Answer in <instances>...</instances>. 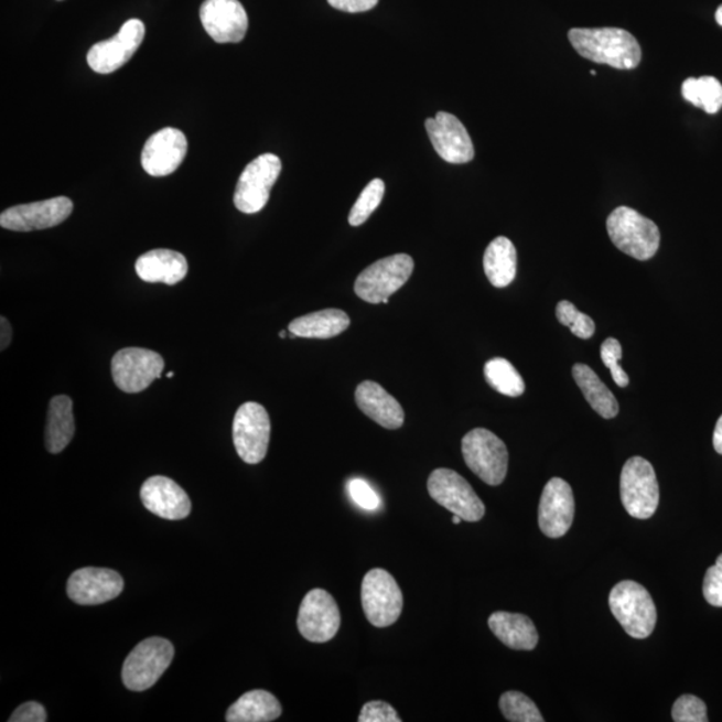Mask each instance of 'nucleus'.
Segmentation results:
<instances>
[{
    "label": "nucleus",
    "instance_id": "f257e3e1",
    "mask_svg": "<svg viewBox=\"0 0 722 722\" xmlns=\"http://www.w3.org/2000/svg\"><path fill=\"white\" fill-rule=\"evenodd\" d=\"M569 41L578 54L595 64L618 71H632L642 64V46L623 29H573L569 31Z\"/></svg>",
    "mask_w": 722,
    "mask_h": 722
},
{
    "label": "nucleus",
    "instance_id": "f03ea898",
    "mask_svg": "<svg viewBox=\"0 0 722 722\" xmlns=\"http://www.w3.org/2000/svg\"><path fill=\"white\" fill-rule=\"evenodd\" d=\"M606 228L615 247L639 261L655 257L661 243L658 226L627 206H619L612 212Z\"/></svg>",
    "mask_w": 722,
    "mask_h": 722
},
{
    "label": "nucleus",
    "instance_id": "7ed1b4c3",
    "mask_svg": "<svg viewBox=\"0 0 722 722\" xmlns=\"http://www.w3.org/2000/svg\"><path fill=\"white\" fill-rule=\"evenodd\" d=\"M612 613L631 637L645 639L655 631L657 611L648 590L634 581H623L608 595Z\"/></svg>",
    "mask_w": 722,
    "mask_h": 722
},
{
    "label": "nucleus",
    "instance_id": "20e7f679",
    "mask_svg": "<svg viewBox=\"0 0 722 722\" xmlns=\"http://www.w3.org/2000/svg\"><path fill=\"white\" fill-rule=\"evenodd\" d=\"M416 268L412 257L399 254L386 257L364 269L355 281V293L370 304H388L389 298L410 280Z\"/></svg>",
    "mask_w": 722,
    "mask_h": 722
},
{
    "label": "nucleus",
    "instance_id": "39448f33",
    "mask_svg": "<svg viewBox=\"0 0 722 722\" xmlns=\"http://www.w3.org/2000/svg\"><path fill=\"white\" fill-rule=\"evenodd\" d=\"M173 657L174 648L168 639L161 637L144 639L125 659L123 686L133 692H143L152 688L171 667Z\"/></svg>",
    "mask_w": 722,
    "mask_h": 722
},
{
    "label": "nucleus",
    "instance_id": "423d86ee",
    "mask_svg": "<svg viewBox=\"0 0 722 722\" xmlns=\"http://www.w3.org/2000/svg\"><path fill=\"white\" fill-rule=\"evenodd\" d=\"M462 454L467 467L487 485L499 486L506 479L508 451L504 441L492 431H470L463 438Z\"/></svg>",
    "mask_w": 722,
    "mask_h": 722
},
{
    "label": "nucleus",
    "instance_id": "0eeeda50",
    "mask_svg": "<svg viewBox=\"0 0 722 722\" xmlns=\"http://www.w3.org/2000/svg\"><path fill=\"white\" fill-rule=\"evenodd\" d=\"M621 499L627 514L637 519L655 515L659 487L655 468L642 456H633L621 473Z\"/></svg>",
    "mask_w": 722,
    "mask_h": 722
},
{
    "label": "nucleus",
    "instance_id": "6e6552de",
    "mask_svg": "<svg viewBox=\"0 0 722 722\" xmlns=\"http://www.w3.org/2000/svg\"><path fill=\"white\" fill-rule=\"evenodd\" d=\"M427 488L438 505L448 508L466 522H478L485 517L486 507L470 483L450 468L432 471Z\"/></svg>",
    "mask_w": 722,
    "mask_h": 722
},
{
    "label": "nucleus",
    "instance_id": "1a4fd4ad",
    "mask_svg": "<svg viewBox=\"0 0 722 722\" xmlns=\"http://www.w3.org/2000/svg\"><path fill=\"white\" fill-rule=\"evenodd\" d=\"M362 604L370 625L388 627L397 623L403 611V593L387 570L374 569L364 576Z\"/></svg>",
    "mask_w": 722,
    "mask_h": 722
},
{
    "label": "nucleus",
    "instance_id": "9d476101",
    "mask_svg": "<svg viewBox=\"0 0 722 722\" xmlns=\"http://www.w3.org/2000/svg\"><path fill=\"white\" fill-rule=\"evenodd\" d=\"M281 169V160L271 153L261 154L250 162L237 182L234 198L236 208L247 215L266 208Z\"/></svg>",
    "mask_w": 722,
    "mask_h": 722
},
{
    "label": "nucleus",
    "instance_id": "9b49d317",
    "mask_svg": "<svg viewBox=\"0 0 722 722\" xmlns=\"http://www.w3.org/2000/svg\"><path fill=\"white\" fill-rule=\"evenodd\" d=\"M269 439L271 419L266 408L255 401L238 408L234 420V443L238 456L248 464L262 462L267 456Z\"/></svg>",
    "mask_w": 722,
    "mask_h": 722
},
{
    "label": "nucleus",
    "instance_id": "f8f14e48",
    "mask_svg": "<svg viewBox=\"0 0 722 722\" xmlns=\"http://www.w3.org/2000/svg\"><path fill=\"white\" fill-rule=\"evenodd\" d=\"M163 367H165L163 357L154 351L123 348L112 357V380L123 392H142L155 379L161 378Z\"/></svg>",
    "mask_w": 722,
    "mask_h": 722
},
{
    "label": "nucleus",
    "instance_id": "ddd939ff",
    "mask_svg": "<svg viewBox=\"0 0 722 722\" xmlns=\"http://www.w3.org/2000/svg\"><path fill=\"white\" fill-rule=\"evenodd\" d=\"M342 615L334 596L323 589H313L301 602L298 627L310 643L331 642L341 629Z\"/></svg>",
    "mask_w": 722,
    "mask_h": 722
},
{
    "label": "nucleus",
    "instance_id": "4468645a",
    "mask_svg": "<svg viewBox=\"0 0 722 722\" xmlns=\"http://www.w3.org/2000/svg\"><path fill=\"white\" fill-rule=\"evenodd\" d=\"M147 33L144 24L140 19H129L123 23L118 34L108 41L96 43L87 54V64L93 72L98 74H110L119 67L127 65L131 56L137 53L138 47Z\"/></svg>",
    "mask_w": 722,
    "mask_h": 722
},
{
    "label": "nucleus",
    "instance_id": "2eb2a0df",
    "mask_svg": "<svg viewBox=\"0 0 722 722\" xmlns=\"http://www.w3.org/2000/svg\"><path fill=\"white\" fill-rule=\"evenodd\" d=\"M73 201L55 197L40 203L12 206L0 215L2 228L14 231H33L54 228L71 217Z\"/></svg>",
    "mask_w": 722,
    "mask_h": 722
},
{
    "label": "nucleus",
    "instance_id": "dca6fc26",
    "mask_svg": "<svg viewBox=\"0 0 722 722\" xmlns=\"http://www.w3.org/2000/svg\"><path fill=\"white\" fill-rule=\"evenodd\" d=\"M433 149L445 162L462 165L474 160L473 141L464 125L450 112L439 111L435 118L425 121Z\"/></svg>",
    "mask_w": 722,
    "mask_h": 722
},
{
    "label": "nucleus",
    "instance_id": "f3484780",
    "mask_svg": "<svg viewBox=\"0 0 722 722\" xmlns=\"http://www.w3.org/2000/svg\"><path fill=\"white\" fill-rule=\"evenodd\" d=\"M123 586V578L115 570L84 568L68 578L67 595L75 604L94 606L117 599Z\"/></svg>",
    "mask_w": 722,
    "mask_h": 722
},
{
    "label": "nucleus",
    "instance_id": "a211bd4d",
    "mask_svg": "<svg viewBox=\"0 0 722 722\" xmlns=\"http://www.w3.org/2000/svg\"><path fill=\"white\" fill-rule=\"evenodd\" d=\"M574 514V495L569 483L561 478L550 479L539 502L538 522L541 531L549 538L567 536Z\"/></svg>",
    "mask_w": 722,
    "mask_h": 722
},
{
    "label": "nucleus",
    "instance_id": "6ab92c4d",
    "mask_svg": "<svg viewBox=\"0 0 722 722\" xmlns=\"http://www.w3.org/2000/svg\"><path fill=\"white\" fill-rule=\"evenodd\" d=\"M201 23L217 43L241 42L248 31V15L238 0H205L200 9Z\"/></svg>",
    "mask_w": 722,
    "mask_h": 722
},
{
    "label": "nucleus",
    "instance_id": "aec40b11",
    "mask_svg": "<svg viewBox=\"0 0 722 722\" xmlns=\"http://www.w3.org/2000/svg\"><path fill=\"white\" fill-rule=\"evenodd\" d=\"M187 153V141L181 130L165 128L157 131L142 150L143 171L153 177H165L180 168Z\"/></svg>",
    "mask_w": 722,
    "mask_h": 722
},
{
    "label": "nucleus",
    "instance_id": "412c9836",
    "mask_svg": "<svg viewBox=\"0 0 722 722\" xmlns=\"http://www.w3.org/2000/svg\"><path fill=\"white\" fill-rule=\"evenodd\" d=\"M141 499L150 513L168 520H180L187 517L192 504L187 494L177 483L166 476H152L143 483Z\"/></svg>",
    "mask_w": 722,
    "mask_h": 722
},
{
    "label": "nucleus",
    "instance_id": "4be33fe9",
    "mask_svg": "<svg viewBox=\"0 0 722 722\" xmlns=\"http://www.w3.org/2000/svg\"><path fill=\"white\" fill-rule=\"evenodd\" d=\"M355 399L357 407L385 429L398 430L405 424L403 407L378 382H360L356 388Z\"/></svg>",
    "mask_w": 722,
    "mask_h": 722
},
{
    "label": "nucleus",
    "instance_id": "5701e85b",
    "mask_svg": "<svg viewBox=\"0 0 722 722\" xmlns=\"http://www.w3.org/2000/svg\"><path fill=\"white\" fill-rule=\"evenodd\" d=\"M190 266L184 255L171 249H154L144 254L136 262L138 278L147 282L179 284L186 278Z\"/></svg>",
    "mask_w": 722,
    "mask_h": 722
},
{
    "label": "nucleus",
    "instance_id": "b1692460",
    "mask_svg": "<svg viewBox=\"0 0 722 722\" xmlns=\"http://www.w3.org/2000/svg\"><path fill=\"white\" fill-rule=\"evenodd\" d=\"M495 637L514 650H534L538 645V632L525 614L495 612L488 618Z\"/></svg>",
    "mask_w": 722,
    "mask_h": 722
},
{
    "label": "nucleus",
    "instance_id": "393cba45",
    "mask_svg": "<svg viewBox=\"0 0 722 722\" xmlns=\"http://www.w3.org/2000/svg\"><path fill=\"white\" fill-rule=\"evenodd\" d=\"M280 701L267 690L256 689L245 693L226 712L228 722H269L280 718Z\"/></svg>",
    "mask_w": 722,
    "mask_h": 722
},
{
    "label": "nucleus",
    "instance_id": "a878e982",
    "mask_svg": "<svg viewBox=\"0 0 722 722\" xmlns=\"http://www.w3.org/2000/svg\"><path fill=\"white\" fill-rule=\"evenodd\" d=\"M351 319L342 310H324L294 319L288 326L291 335L306 338H331L348 330Z\"/></svg>",
    "mask_w": 722,
    "mask_h": 722
},
{
    "label": "nucleus",
    "instance_id": "bb28decb",
    "mask_svg": "<svg viewBox=\"0 0 722 722\" xmlns=\"http://www.w3.org/2000/svg\"><path fill=\"white\" fill-rule=\"evenodd\" d=\"M483 268L487 279L495 288H506L517 276V249L507 237H497L489 243Z\"/></svg>",
    "mask_w": 722,
    "mask_h": 722
},
{
    "label": "nucleus",
    "instance_id": "cd10ccee",
    "mask_svg": "<svg viewBox=\"0 0 722 722\" xmlns=\"http://www.w3.org/2000/svg\"><path fill=\"white\" fill-rule=\"evenodd\" d=\"M75 422L73 416V400L66 395H60L50 401L46 449L52 454H60L73 441Z\"/></svg>",
    "mask_w": 722,
    "mask_h": 722
},
{
    "label": "nucleus",
    "instance_id": "c85d7f7f",
    "mask_svg": "<svg viewBox=\"0 0 722 722\" xmlns=\"http://www.w3.org/2000/svg\"><path fill=\"white\" fill-rule=\"evenodd\" d=\"M573 378L580 387L583 397L593 410L604 419H613L618 416L619 405L611 389L599 378L592 368L586 364L578 363L573 367Z\"/></svg>",
    "mask_w": 722,
    "mask_h": 722
},
{
    "label": "nucleus",
    "instance_id": "c756f323",
    "mask_svg": "<svg viewBox=\"0 0 722 722\" xmlns=\"http://www.w3.org/2000/svg\"><path fill=\"white\" fill-rule=\"evenodd\" d=\"M485 378L489 387L505 397L518 398L526 389L522 376L504 357H494L486 363Z\"/></svg>",
    "mask_w": 722,
    "mask_h": 722
},
{
    "label": "nucleus",
    "instance_id": "7c9ffc66",
    "mask_svg": "<svg viewBox=\"0 0 722 722\" xmlns=\"http://www.w3.org/2000/svg\"><path fill=\"white\" fill-rule=\"evenodd\" d=\"M682 96L709 115H715L722 108V85L713 77L683 80Z\"/></svg>",
    "mask_w": 722,
    "mask_h": 722
},
{
    "label": "nucleus",
    "instance_id": "2f4dec72",
    "mask_svg": "<svg viewBox=\"0 0 722 722\" xmlns=\"http://www.w3.org/2000/svg\"><path fill=\"white\" fill-rule=\"evenodd\" d=\"M499 708L506 720L511 722H543L541 712L524 693L506 692L500 696Z\"/></svg>",
    "mask_w": 722,
    "mask_h": 722
},
{
    "label": "nucleus",
    "instance_id": "473e14b6",
    "mask_svg": "<svg viewBox=\"0 0 722 722\" xmlns=\"http://www.w3.org/2000/svg\"><path fill=\"white\" fill-rule=\"evenodd\" d=\"M386 185L380 179L370 181L357 198L353 209H351L348 222L353 226H360L367 222L373 213L378 209L385 197Z\"/></svg>",
    "mask_w": 722,
    "mask_h": 722
},
{
    "label": "nucleus",
    "instance_id": "72a5a7b5",
    "mask_svg": "<svg viewBox=\"0 0 722 722\" xmlns=\"http://www.w3.org/2000/svg\"><path fill=\"white\" fill-rule=\"evenodd\" d=\"M557 319L564 326H569L573 335L588 341L595 334V324L592 317L576 310L573 303L562 300L557 305Z\"/></svg>",
    "mask_w": 722,
    "mask_h": 722
},
{
    "label": "nucleus",
    "instance_id": "f704fd0d",
    "mask_svg": "<svg viewBox=\"0 0 722 722\" xmlns=\"http://www.w3.org/2000/svg\"><path fill=\"white\" fill-rule=\"evenodd\" d=\"M671 718L676 722H708L705 702L699 697L683 694L675 702Z\"/></svg>",
    "mask_w": 722,
    "mask_h": 722
},
{
    "label": "nucleus",
    "instance_id": "c9c22d12",
    "mask_svg": "<svg viewBox=\"0 0 722 722\" xmlns=\"http://www.w3.org/2000/svg\"><path fill=\"white\" fill-rule=\"evenodd\" d=\"M621 357H623V347L617 338L608 337L601 345V359L605 366L611 369L615 385L618 387L629 386V376L625 373L623 367L619 366Z\"/></svg>",
    "mask_w": 722,
    "mask_h": 722
},
{
    "label": "nucleus",
    "instance_id": "e433bc0d",
    "mask_svg": "<svg viewBox=\"0 0 722 722\" xmlns=\"http://www.w3.org/2000/svg\"><path fill=\"white\" fill-rule=\"evenodd\" d=\"M348 494L351 499L364 510L375 511L381 505V500L375 489L366 481L353 479L348 483Z\"/></svg>",
    "mask_w": 722,
    "mask_h": 722
},
{
    "label": "nucleus",
    "instance_id": "4c0bfd02",
    "mask_svg": "<svg viewBox=\"0 0 722 722\" xmlns=\"http://www.w3.org/2000/svg\"><path fill=\"white\" fill-rule=\"evenodd\" d=\"M702 593L709 605L722 607V554L715 561L714 567L708 569Z\"/></svg>",
    "mask_w": 722,
    "mask_h": 722
},
{
    "label": "nucleus",
    "instance_id": "58836bf2",
    "mask_svg": "<svg viewBox=\"0 0 722 722\" xmlns=\"http://www.w3.org/2000/svg\"><path fill=\"white\" fill-rule=\"evenodd\" d=\"M359 722H401L397 711L385 701H370L363 707Z\"/></svg>",
    "mask_w": 722,
    "mask_h": 722
},
{
    "label": "nucleus",
    "instance_id": "ea45409f",
    "mask_svg": "<svg viewBox=\"0 0 722 722\" xmlns=\"http://www.w3.org/2000/svg\"><path fill=\"white\" fill-rule=\"evenodd\" d=\"M47 713L45 708L37 702L29 701L12 713L9 722H46Z\"/></svg>",
    "mask_w": 722,
    "mask_h": 722
},
{
    "label": "nucleus",
    "instance_id": "a19ab883",
    "mask_svg": "<svg viewBox=\"0 0 722 722\" xmlns=\"http://www.w3.org/2000/svg\"><path fill=\"white\" fill-rule=\"evenodd\" d=\"M379 0H328L332 8L344 12H366L373 10Z\"/></svg>",
    "mask_w": 722,
    "mask_h": 722
},
{
    "label": "nucleus",
    "instance_id": "79ce46f5",
    "mask_svg": "<svg viewBox=\"0 0 722 722\" xmlns=\"http://www.w3.org/2000/svg\"><path fill=\"white\" fill-rule=\"evenodd\" d=\"M12 338V328L9 323V320L6 317H2L0 320V349L4 351L6 348L9 347Z\"/></svg>",
    "mask_w": 722,
    "mask_h": 722
},
{
    "label": "nucleus",
    "instance_id": "37998d69",
    "mask_svg": "<svg viewBox=\"0 0 722 722\" xmlns=\"http://www.w3.org/2000/svg\"><path fill=\"white\" fill-rule=\"evenodd\" d=\"M713 445H714V450L718 451L720 455H722V416L718 420V423H715V429L713 433Z\"/></svg>",
    "mask_w": 722,
    "mask_h": 722
},
{
    "label": "nucleus",
    "instance_id": "c03bdc74",
    "mask_svg": "<svg viewBox=\"0 0 722 722\" xmlns=\"http://www.w3.org/2000/svg\"><path fill=\"white\" fill-rule=\"evenodd\" d=\"M715 21L722 26V4L720 6L719 10L715 11Z\"/></svg>",
    "mask_w": 722,
    "mask_h": 722
},
{
    "label": "nucleus",
    "instance_id": "a18cd8bd",
    "mask_svg": "<svg viewBox=\"0 0 722 722\" xmlns=\"http://www.w3.org/2000/svg\"><path fill=\"white\" fill-rule=\"evenodd\" d=\"M462 520L463 519L461 517H457V515H454V517H452V522H454V525H460Z\"/></svg>",
    "mask_w": 722,
    "mask_h": 722
},
{
    "label": "nucleus",
    "instance_id": "49530a36",
    "mask_svg": "<svg viewBox=\"0 0 722 722\" xmlns=\"http://www.w3.org/2000/svg\"><path fill=\"white\" fill-rule=\"evenodd\" d=\"M287 335H288V334H287V331H281L280 334H279V336H280L281 338H285Z\"/></svg>",
    "mask_w": 722,
    "mask_h": 722
},
{
    "label": "nucleus",
    "instance_id": "de8ad7c7",
    "mask_svg": "<svg viewBox=\"0 0 722 722\" xmlns=\"http://www.w3.org/2000/svg\"><path fill=\"white\" fill-rule=\"evenodd\" d=\"M166 376H168L169 379H171V378H173L174 374H173V373H169Z\"/></svg>",
    "mask_w": 722,
    "mask_h": 722
}]
</instances>
